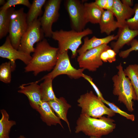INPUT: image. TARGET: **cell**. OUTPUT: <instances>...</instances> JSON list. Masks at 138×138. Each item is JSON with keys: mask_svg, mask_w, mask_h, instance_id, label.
Listing matches in <instances>:
<instances>
[{"mask_svg": "<svg viewBox=\"0 0 138 138\" xmlns=\"http://www.w3.org/2000/svg\"><path fill=\"white\" fill-rule=\"evenodd\" d=\"M2 117L0 120V138H9L11 128L16 124L15 121L9 120V116L4 109L1 110Z\"/></svg>", "mask_w": 138, "mask_h": 138, "instance_id": "cb8c5ba5", "label": "cell"}, {"mask_svg": "<svg viewBox=\"0 0 138 138\" xmlns=\"http://www.w3.org/2000/svg\"><path fill=\"white\" fill-rule=\"evenodd\" d=\"M125 75L130 80L134 90L138 102V64L129 65L124 70Z\"/></svg>", "mask_w": 138, "mask_h": 138, "instance_id": "d4e9b609", "label": "cell"}, {"mask_svg": "<svg viewBox=\"0 0 138 138\" xmlns=\"http://www.w3.org/2000/svg\"><path fill=\"white\" fill-rule=\"evenodd\" d=\"M0 56L9 60L13 71L16 67V61L18 59L26 65L31 61L32 56L30 54L14 48L12 45L8 36L4 43L0 47Z\"/></svg>", "mask_w": 138, "mask_h": 138, "instance_id": "7c38bea8", "label": "cell"}, {"mask_svg": "<svg viewBox=\"0 0 138 138\" xmlns=\"http://www.w3.org/2000/svg\"><path fill=\"white\" fill-rule=\"evenodd\" d=\"M37 111L40 114L42 120L48 125L59 124L63 128L60 118L55 114L48 102L42 101Z\"/></svg>", "mask_w": 138, "mask_h": 138, "instance_id": "e0dca14e", "label": "cell"}, {"mask_svg": "<svg viewBox=\"0 0 138 138\" xmlns=\"http://www.w3.org/2000/svg\"><path fill=\"white\" fill-rule=\"evenodd\" d=\"M106 51L108 54V62L109 63H112L115 61L116 60V56L117 53L111 48L108 49Z\"/></svg>", "mask_w": 138, "mask_h": 138, "instance_id": "1f68e13d", "label": "cell"}, {"mask_svg": "<svg viewBox=\"0 0 138 138\" xmlns=\"http://www.w3.org/2000/svg\"><path fill=\"white\" fill-rule=\"evenodd\" d=\"M131 47L126 50L122 51L119 53V56L123 59L127 57L130 53L133 51H138V40L134 39L130 43Z\"/></svg>", "mask_w": 138, "mask_h": 138, "instance_id": "f546056e", "label": "cell"}, {"mask_svg": "<svg viewBox=\"0 0 138 138\" xmlns=\"http://www.w3.org/2000/svg\"><path fill=\"white\" fill-rule=\"evenodd\" d=\"M106 51L103 52L100 55L101 60L103 62H107L108 60V54Z\"/></svg>", "mask_w": 138, "mask_h": 138, "instance_id": "e575fe53", "label": "cell"}, {"mask_svg": "<svg viewBox=\"0 0 138 138\" xmlns=\"http://www.w3.org/2000/svg\"><path fill=\"white\" fill-rule=\"evenodd\" d=\"M44 82L40 85L42 100L48 102L57 100L53 91L52 87L53 79L50 78H45Z\"/></svg>", "mask_w": 138, "mask_h": 138, "instance_id": "7402d4cb", "label": "cell"}, {"mask_svg": "<svg viewBox=\"0 0 138 138\" xmlns=\"http://www.w3.org/2000/svg\"><path fill=\"white\" fill-rule=\"evenodd\" d=\"M114 122L109 117L96 118L81 113L77 121L75 132H82L90 136L101 137L113 131L116 127Z\"/></svg>", "mask_w": 138, "mask_h": 138, "instance_id": "7a4b0ae2", "label": "cell"}, {"mask_svg": "<svg viewBox=\"0 0 138 138\" xmlns=\"http://www.w3.org/2000/svg\"><path fill=\"white\" fill-rule=\"evenodd\" d=\"M83 77L87 80L90 83L96 92L98 97L101 100L104 99L103 97L102 94L93 82L92 78L90 76L84 74H83Z\"/></svg>", "mask_w": 138, "mask_h": 138, "instance_id": "4dcf8cb0", "label": "cell"}, {"mask_svg": "<svg viewBox=\"0 0 138 138\" xmlns=\"http://www.w3.org/2000/svg\"><path fill=\"white\" fill-rule=\"evenodd\" d=\"M117 74L112 78L113 83V94L118 97V100L123 103L128 110H134L133 100H136V94L130 79L125 75L123 67L120 63L116 67Z\"/></svg>", "mask_w": 138, "mask_h": 138, "instance_id": "3957f363", "label": "cell"}, {"mask_svg": "<svg viewBox=\"0 0 138 138\" xmlns=\"http://www.w3.org/2000/svg\"><path fill=\"white\" fill-rule=\"evenodd\" d=\"M84 17L87 23L99 24L104 10L98 6L94 2L84 3Z\"/></svg>", "mask_w": 138, "mask_h": 138, "instance_id": "d6986e66", "label": "cell"}, {"mask_svg": "<svg viewBox=\"0 0 138 138\" xmlns=\"http://www.w3.org/2000/svg\"><path fill=\"white\" fill-rule=\"evenodd\" d=\"M101 100L104 103L108 106L115 113H119L121 115L125 117L127 119L132 121H134L135 117L134 115L129 114L122 110L114 103L107 101L105 99Z\"/></svg>", "mask_w": 138, "mask_h": 138, "instance_id": "4316f807", "label": "cell"}, {"mask_svg": "<svg viewBox=\"0 0 138 138\" xmlns=\"http://www.w3.org/2000/svg\"><path fill=\"white\" fill-rule=\"evenodd\" d=\"M21 5L29 8L31 4L28 0H8L0 8V10H6L16 5Z\"/></svg>", "mask_w": 138, "mask_h": 138, "instance_id": "83f0119b", "label": "cell"}, {"mask_svg": "<svg viewBox=\"0 0 138 138\" xmlns=\"http://www.w3.org/2000/svg\"><path fill=\"white\" fill-rule=\"evenodd\" d=\"M68 51L59 53L56 64L52 71L38 80L39 82L47 78L53 80L57 76L63 74L67 75L71 78L74 79L83 77L85 70L82 68L77 69L72 65L68 54Z\"/></svg>", "mask_w": 138, "mask_h": 138, "instance_id": "52a82bcc", "label": "cell"}, {"mask_svg": "<svg viewBox=\"0 0 138 138\" xmlns=\"http://www.w3.org/2000/svg\"><path fill=\"white\" fill-rule=\"evenodd\" d=\"M38 81L27 84L20 85L19 93L26 95L29 100L31 106L37 111L42 101L41 99L40 85Z\"/></svg>", "mask_w": 138, "mask_h": 138, "instance_id": "4fadbf2b", "label": "cell"}, {"mask_svg": "<svg viewBox=\"0 0 138 138\" xmlns=\"http://www.w3.org/2000/svg\"><path fill=\"white\" fill-rule=\"evenodd\" d=\"M118 38L117 35H110L105 37L99 38L95 36L89 39L87 37L84 38V42L82 47L77 51L79 55L91 49L99 47L103 44H107L112 40H117Z\"/></svg>", "mask_w": 138, "mask_h": 138, "instance_id": "2e32d148", "label": "cell"}, {"mask_svg": "<svg viewBox=\"0 0 138 138\" xmlns=\"http://www.w3.org/2000/svg\"></svg>", "mask_w": 138, "mask_h": 138, "instance_id": "ab89813d", "label": "cell"}, {"mask_svg": "<svg viewBox=\"0 0 138 138\" xmlns=\"http://www.w3.org/2000/svg\"><path fill=\"white\" fill-rule=\"evenodd\" d=\"M61 0H49L44 5V10L42 17L39 18L42 29L45 37H51L53 24L58 19Z\"/></svg>", "mask_w": 138, "mask_h": 138, "instance_id": "30bf717a", "label": "cell"}, {"mask_svg": "<svg viewBox=\"0 0 138 138\" xmlns=\"http://www.w3.org/2000/svg\"><path fill=\"white\" fill-rule=\"evenodd\" d=\"M107 0H96L94 2L99 7L104 10L105 9Z\"/></svg>", "mask_w": 138, "mask_h": 138, "instance_id": "d6a6232c", "label": "cell"}, {"mask_svg": "<svg viewBox=\"0 0 138 138\" xmlns=\"http://www.w3.org/2000/svg\"><path fill=\"white\" fill-rule=\"evenodd\" d=\"M93 33L92 30L89 28L81 32L72 29L68 31L61 29L53 31L51 37L58 42L59 53L70 50L72 52V57L73 58L77 55V51L82 43V38Z\"/></svg>", "mask_w": 138, "mask_h": 138, "instance_id": "277c9868", "label": "cell"}, {"mask_svg": "<svg viewBox=\"0 0 138 138\" xmlns=\"http://www.w3.org/2000/svg\"><path fill=\"white\" fill-rule=\"evenodd\" d=\"M135 11L134 16L126 20V24L133 30H138V3H136L133 7Z\"/></svg>", "mask_w": 138, "mask_h": 138, "instance_id": "f1b7e54d", "label": "cell"}, {"mask_svg": "<svg viewBox=\"0 0 138 138\" xmlns=\"http://www.w3.org/2000/svg\"><path fill=\"white\" fill-rule=\"evenodd\" d=\"M26 17L27 14L23 8L15 10L11 15L8 36L13 46L17 50L28 27Z\"/></svg>", "mask_w": 138, "mask_h": 138, "instance_id": "8992f818", "label": "cell"}, {"mask_svg": "<svg viewBox=\"0 0 138 138\" xmlns=\"http://www.w3.org/2000/svg\"><path fill=\"white\" fill-rule=\"evenodd\" d=\"M6 2L4 0H0V5H4L6 3Z\"/></svg>", "mask_w": 138, "mask_h": 138, "instance_id": "8d00e7d4", "label": "cell"}, {"mask_svg": "<svg viewBox=\"0 0 138 138\" xmlns=\"http://www.w3.org/2000/svg\"><path fill=\"white\" fill-rule=\"evenodd\" d=\"M44 37L40 20L38 19L28 26L21 38L18 50L30 54L34 51V44L43 40Z\"/></svg>", "mask_w": 138, "mask_h": 138, "instance_id": "ba28073f", "label": "cell"}, {"mask_svg": "<svg viewBox=\"0 0 138 138\" xmlns=\"http://www.w3.org/2000/svg\"><path fill=\"white\" fill-rule=\"evenodd\" d=\"M35 48L31 61L25 68V72H32L36 76L53 69L58 58V48L51 46L45 38L37 43Z\"/></svg>", "mask_w": 138, "mask_h": 138, "instance_id": "6da1fadb", "label": "cell"}, {"mask_svg": "<svg viewBox=\"0 0 138 138\" xmlns=\"http://www.w3.org/2000/svg\"><path fill=\"white\" fill-rule=\"evenodd\" d=\"M114 0H107L105 9L111 11L114 4Z\"/></svg>", "mask_w": 138, "mask_h": 138, "instance_id": "836d02e7", "label": "cell"}, {"mask_svg": "<svg viewBox=\"0 0 138 138\" xmlns=\"http://www.w3.org/2000/svg\"><path fill=\"white\" fill-rule=\"evenodd\" d=\"M114 16L111 11L104 10L99 24L101 33H105L109 36L112 32L121 27L114 20Z\"/></svg>", "mask_w": 138, "mask_h": 138, "instance_id": "ac0fdd59", "label": "cell"}, {"mask_svg": "<svg viewBox=\"0 0 138 138\" xmlns=\"http://www.w3.org/2000/svg\"><path fill=\"white\" fill-rule=\"evenodd\" d=\"M18 138H26L23 135H20Z\"/></svg>", "mask_w": 138, "mask_h": 138, "instance_id": "f35d334b", "label": "cell"}, {"mask_svg": "<svg viewBox=\"0 0 138 138\" xmlns=\"http://www.w3.org/2000/svg\"><path fill=\"white\" fill-rule=\"evenodd\" d=\"M77 102L78 106L81 108V113L92 118H99L104 115L110 117L115 115L92 91L81 95Z\"/></svg>", "mask_w": 138, "mask_h": 138, "instance_id": "5b68a950", "label": "cell"}, {"mask_svg": "<svg viewBox=\"0 0 138 138\" xmlns=\"http://www.w3.org/2000/svg\"><path fill=\"white\" fill-rule=\"evenodd\" d=\"M65 6L70 17L72 30L82 31L87 24L84 14V3L78 0H67Z\"/></svg>", "mask_w": 138, "mask_h": 138, "instance_id": "8fae6325", "label": "cell"}, {"mask_svg": "<svg viewBox=\"0 0 138 138\" xmlns=\"http://www.w3.org/2000/svg\"><path fill=\"white\" fill-rule=\"evenodd\" d=\"M117 35V41L111 43L113 50L117 54L124 45H129L131 42L138 36V30L131 29L126 24L119 28Z\"/></svg>", "mask_w": 138, "mask_h": 138, "instance_id": "5bb4252c", "label": "cell"}, {"mask_svg": "<svg viewBox=\"0 0 138 138\" xmlns=\"http://www.w3.org/2000/svg\"><path fill=\"white\" fill-rule=\"evenodd\" d=\"M90 138H101L100 137L96 136H91Z\"/></svg>", "mask_w": 138, "mask_h": 138, "instance_id": "74e56055", "label": "cell"}, {"mask_svg": "<svg viewBox=\"0 0 138 138\" xmlns=\"http://www.w3.org/2000/svg\"><path fill=\"white\" fill-rule=\"evenodd\" d=\"M15 10L11 7L0 11V39L6 36L9 32L11 15Z\"/></svg>", "mask_w": 138, "mask_h": 138, "instance_id": "44dd1931", "label": "cell"}, {"mask_svg": "<svg viewBox=\"0 0 138 138\" xmlns=\"http://www.w3.org/2000/svg\"><path fill=\"white\" fill-rule=\"evenodd\" d=\"M111 12L121 27L126 24V21L131 18L135 14L133 8L123 4L119 0H114V4Z\"/></svg>", "mask_w": 138, "mask_h": 138, "instance_id": "9a60e30c", "label": "cell"}, {"mask_svg": "<svg viewBox=\"0 0 138 138\" xmlns=\"http://www.w3.org/2000/svg\"><path fill=\"white\" fill-rule=\"evenodd\" d=\"M121 1L123 4L130 7L133 5V2L132 0H122Z\"/></svg>", "mask_w": 138, "mask_h": 138, "instance_id": "d590c367", "label": "cell"}, {"mask_svg": "<svg viewBox=\"0 0 138 138\" xmlns=\"http://www.w3.org/2000/svg\"><path fill=\"white\" fill-rule=\"evenodd\" d=\"M111 48L107 44H103L79 55L77 61L79 67L90 71H96L103 64L100 58L101 54L103 51Z\"/></svg>", "mask_w": 138, "mask_h": 138, "instance_id": "9c48e42d", "label": "cell"}, {"mask_svg": "<svg viewBox=\"0 0 138 138\" xmlns=\"http://www.w3.org/2000/svg\"><path fill=\"white\" fill-rule=\"evenodd\" d=\"M47 1L33 0L27 14V21L28 26L38 19L42 12V8Z\"/></svg>", "mask_w": 138, "mask_h": 138, "instance_id": "603a6c76", "label": "cell"}, {"mask_svg": "<svg viewBox=\"0 0 138 138\" xmlns=\"http://www.w3.org/2000/svg\"><path fill=\"white\" fill-rule=\"evenodd\" d=\"M13 71L10 62L2 63L0 66V80L5 83H10L11 79V73Z\"/></svg>", "mask_w": 138, "mask_h": 138, "instance_id": "484cf974", "label": "cell"}, {"mask_svg": "<svg viewBox=\"0 0 138 138\" xmlns=\"http://www.w3.org/2000/svg\"><path fill=\"white\" fill-rule=\"evenodd\" d=\"M48 102L57 116L60 119L66 123L71 132L70 123L67 118V114L68 109L71 107V106L63 97L58 98L56 101L52 100Z\"/></svg>", "mask_w": 138, "mask_h": 138, "instance_id": "ffe728a7", "label": "cell"}]
</instances>
